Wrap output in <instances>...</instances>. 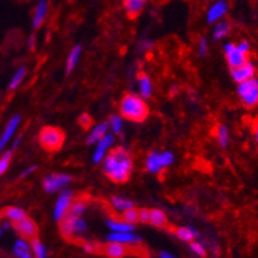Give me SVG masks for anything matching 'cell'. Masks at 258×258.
Returning <instances> with one entry per match:
<instances>
[{
  "mask_svg": "<svg viewBox=\"0 0 258 258\" xmlns=\"http://www.w3.org/2000/svg\"><path fill=\"white\" fill-rule=\"evenodd\" d=\"M137 89H138V96L142 97L144 100H147V98H150V97L153 96L154 85L147 74H140V75H138Z\"/></svg>",
  "mask_w": 258,
  "mask_h": 258,
  "instance_id": "2e32d148",
  "label": "cell"
},
{
  "mask_svg": "<svg viewBox=\"0 0 258 258\" xmlns=\"http://www.w3.org/2000/svg\"><path fill=\"white\" fill-rule=\"evenodd\" d=\"M145 168L149 173L159 174L163 170V167L160 164V159H159V151L154 150L151 153L147 154L145 159Z\"/></svg>",
  "mask_w": 258,
  "mask_h": 258,
  "instance_id": "7402d4cb",
  "label": "cell"
},
{
  "mask_svg": "<svg viewBox=\"0 0 258 258\" xmlns=\"http://www.w3.org/2000/svg\"><path fill=\"white\" fill-rule=\"evenodd\" d=\"M159 258H176V257L169 252H161L159 253Z\"/></svg>",
  "mask_w": 258,
  "mask_h": 258,
  "instance_id": "7dc6e473",
  "label": "cell"
},
{
  "mask_svg": "<svg viewBox=\"0 0 258 258\" xmlns=\"http://www.w3.org/2000/svg\"><path fill=\"white\" fill-rule=\"evenodd\" d=\"M21 121H22L21 114H16L13 115V116L8 120V123L6 124V128L3 129V132L0 133V154L6 150L7 145L12 141L13 136L16 135L17 129L20 128Z\"/></svg>",
  "mask_w": 258,
  "mask_h": 258,
  "instance_id": "30bf717a",
  "label": "cell"
},
{
  "mask_svg": "<svg viewBox=\"0 0 258 258\" xmlns=\"http://www.w3.org/2000/svg\"><path fill=\"white\" fill-rule=\"evenodd\" d=\"M159 159H160V164L163 167V169H165V168L173 165L174 160H176V156H174V154L172 151L165 150V151L159 153Z\"/></svg>",
  "mask_w": 258,
  "mask_h": 258,
  "instance_id": "e575fe53",
  "label": "cell"
},
{
  "mask_svg": "<svg viewBox=\"0 0 258 258\" xmlns=\"http://www.w3.org/2000/svg\"><path fill=\"white\" fill-rule=\"evenodd\" d=\"M176 236L182 241H186V243H191V241L195 240V238L198 236L197 231L192 229V227H187V226H181V227H177L176 229Z\"/></svg>",
  "mask_w": 258,
  "mask_h": 258,
  "instance_id": "4dcf8cb0",
  "label": "cell"
},
{
  "mask_svg": "<svg viewBox=\"0 0 258 258\" xmlns=\"http://www.w3.org/2000/svg\"><path fill=\"white\" fill-rule=\"evenodd\" d=\"M20 258H34V255H32L31 253H27V254L22 255V257H20Z\"/></svg>",
  "mask_w": 258,
  "mask_h": 258,
  "instance_id": "f907efd6",
  "label": "cell"
},
{
  "mask_svg": "<svg viewBox=\"0 0 258 258\" xmlns=\"http://www.w3.org/2000/svg\"><path fill=\"white\" fill-rule=\"evenodd\" d=\"M239 100L246 109H254L258 106V78L239 83L236 87Z\"/></svg>",
  "mask_w": 258,
  "mask_h": 258,
  "instance_id": "277c9868",
  "label": "cell"
},
{
  "mask_svg": "<svg viewBox=\"0 0 258 258\" xmlns=\"http://www.w3.org/2000/svg\"><path fill=\"white\" fill-rule=\"evenodd\" d=\"M153 41L151 40H142L141 43H140V47H141L142 50H149L153 48Z\"/></svg>",
  "mask_w": 258,
  "mask_h": 258,
  "instance_id": "ee69618b",
  "label": "cell"
},
{
  "mask_svg": "<svg viewBox=\"0 0 258 258\" xmlns=\"http://www.w3.org/2000/svg\"><path fill=\"white\" fill-rule=\"evenodd\" d=\"M30 246H31V253L34 258H48V249L44 243L38 238H34L30 240Z\"/></svg>",
  "mask_w": 258,
  "mask_h": 258,
  "instance_id": "f546056e",
  "label": "cell"
},
{
  "mask_svg": "<svg viewBox=\"0 0 258 258\" xmlns=\"http://www.w3.org/2000/svg\"><path fill=\"white\" fill-rule=\"evenodd\" d=\"M73 200L74 192L71 190H69L68 187L59 191L56 203H54V208H53V220L58 223L61 222L64 218V216L68 214L69 208H70Z\"/></svg>",
  "mask_w": 258,
  "mask_h": 258,
  "instance_id": "52a82bcc",
  "label": "cell"
},
{
  "mask_svg": "<svg viewBox=\"0 0 258 258\" xmlns=\"http://www.w3.org/2000/svg\"><path fill=\"white\" fill-rule=\"evenodd\" d=\"M103 253L109 258H124L129 254V249L124 244L107 241V244L103 246Z\"/></svg>",
  "mask_w": 258,
  "mask_h": 258,
  "instance_id": "e0dca14e",
  "label": "cell"
},
{
  "mask_svg": "<svg viewBox=\"0 0 258 258\" xmlns=\"http://www.w3.org/2000/svg\"><path fill=\"white\" fill-rule=\"evenodd\" d=\"M13 229L18 232L21 238H25L27 240H31L34 238H38V225L35 223V221L31 220L30 217L22 218L18 222L13 223Z\"/></svg>",
  "mask_w": 258,
  "mask_h": 258,
  "instance_id": "4fadbf2b",
  "label": "cell"
},
{
  "mask_svg": "<svg viewBox=\"0 0 258 258\" xmlns=\"http://www.w3.org/2000/svg\"><path fill=\"white\" fill-rule=\"evenodd\" d=\"M190 249L191 252H192L195 255H198V257H204V255L207 254L204 245H203L202 243H198V241H191Z\"/></svg>",
  "mask_w": 258,
  "mask_h": 258,
  "instance_id": "74e56055",
  "label": "cell"
},
{
  "mask_svg": "<svg viewBox=\"0 0 258 258\" xmlns=\"http://www.w3.org/2000/svg\"><path fill=\"white\" fill-rule=\"evenodd\" d=\"M209 50V41L206 36H202L198 40V47H197V52H198V57L199 58H204V57L208 54Z\"/></svg>",
  "mask_w": 258,
  "mask_h": 258,
  "instance_id": "8d00e7d4",
  "label": "cell"
},
{
  "mask_svg": "<svg viewBox=\"0 0 258 258\" xmlns=\"http://www.w3.org/2000/svg\"><path fill=\"white\" fill-rule=\"evenodd\" d=\"M39 144L45 151H57V150L61 149L64 144V132L58 126H52L48 125L41 128V131L39 132Z\"/></svg>",
  "mask_w": 258,
  "mask_h": 258,
  "instance_id": "3957f363",
  "label": "cell"
},
{
  "mask_svg": "<svg viewBox=\"0 0 258 258\" xmlns=\"http://www.w3.org/2000/svg\"><path fill=\"white\" fill-rule=\"evenodd\" d=\"M27 216V213L25 212V209L20 208V207H16V206H11V207H7L4 209V217L7 220H9L12 223L18 222L21 221L22 218H25Z\"/></svg>",
  "mask_w": 258,
  "mask_h": 258,
  "instance_id": "f1b7e54d",
  "label": "cell"
},
{
  "mask_svg": "<svg viewBox=\"0 0 258 258\" xmlns=\"http://www.w3.org/2000/svg\"><path fill=\"white\" fill-rule=\"evenodd\" d=\"M79 123H80V125H83L84 128H87V126L91 125L92 120H91V117H89L88 115L83 114V115H80V117H79Z\"/></svg>",
  "mask_w": 258,
  "mask_h": 258,
  "instance_id": "7bdbcfd3",
  "label": "cell"
},
{
  "mask_svg": "<svg viewBox=\"0 0 258 258\" xmlns=\"http://www.w3.org/2000/svg\"><path fill=\"white\" fill-rule=\"evenodd\" d=\"M48 12H49V0H39L32 12V29L38 30L43 26L47 20Z\"/></svg>",
  "mask_w": 258,
  "mask_h": 258,
  "instance_id": "5bb4252c",
  "label": "cell"
},
{
  "mask_svg": "<svg viewBox=\"0 0 258 258\" xmlns=\"http://www.w3.org/2000/svg\"><path fill=\"white\" fill-rule=\"evenodd\" d=\"M36 169H38V165H30V167L25 168V169L22 170V172H21V174H20V178H21V179H25V178H27V177H30V176H31V174L34 173V172H35Z\"/></svg>",
  "mask_w": 258,
  "mask_h": 258,
  "instance_id": "60d3db41",
  "label": "cell"
},
{
  "mask_svg": "<svg viewBox=\"0 0 258 258\" xmlns=\"http://www.w3.org/2000/svg\"><path fill=\"white\" fill-rule=\"evenodd\" d=\"M149 220H150V209L149 208L138 209V222L149 223Z\"/></svg>",
  "mask_w": 258,
  "mask_h": 258,
  "instance_id": "f35d334b",
  "label": "cell"
},
{
  "mask_svg": "<svg viewBox=\"0 0 258 258\" xmlns=\"http://www.w3.org/2000/svg\"><path fill=\"white\" fill-rule=\"evenodd\" d=\"M115 144V135H112L111 132L106 133L100 141H97L94 144V150L93 154H92V161L94 164H101L102 160L105 159V156L109 154L110 150L112 149Z\"/></svg>",
  "mask_w": 258,
  "mask_h": 258,
  "instance_id": "9c48e42d",
  "label": "cell"
},
{
  "mask_svg": "<svg viewBox=\"0 0 258 258\" xmlns=\"http://www.w3.org/2000/svg\"><path fill=\"white\" fill-rule=\"evenodd\" d=\"M26 75H27V68L22 64V66H20V68L12 74V78H11V80H9L8 83V91L15 92L16 89L22 84V82L25 80Z\"/></svg>",
  "mask_w": 258,
  "mask_h": 258,
  "instance_id": "d4e9b609",
  "label": "cell"
},
{
  "mask_svg": "<svg viewBox=\"0 0 258 258\" xmlns=\"http://www.w3.org/2000/svg\"><path fill=\"white\" fill-rule=\"evenodd\" d=\"M110 206L112 207L115 212L121 214L126 209L135 207V203L128 198L121 197V195H114V197L110 198Z\"/></svg>",
  "mask_w": 258,
  "mask_h": 258,
  "instance_id": "cb8c5ba5",
  "label": "cell"
},
{
  "mask_svg": "<svg viewBox=\"0 0 258 258\" xmlns=\"http://www.w3.org/2000/svg\"><path fill=\"white\" fill-rule=\"evenodd\" d=\"M109 128L112 135H120L124 129V117L120 114L111 115L109 119Z\"/></svg>",
  "mask_w": 258,
  "mask_h": 258,
  "instance_id": "d6a6232c",
  "label": "cell"
},
{
  "mask_svg": "<svg viewBox=\"0 0 258 258\" xmlns=\"http://www.w3.org/2000/svg\"><path fill=\"white\" fill-rule=\"evenodd\" d=\"M124 9L129 18H136L142 13L146 6V0H123Z\"/></svg>",
  "mask_w": 258,
  "mask_h": 258,
  "instance_id": "603a6c76",
  "label": "cell"
},
{
  "mask_svg": "<svg viewBox=\"0 0 258 258\" xmlns=\"http://www.w3.org/2000/svg\"><path fill=\"white\" fill-rule=\"evenodd\" d=\"M253 135H254L255 142H257V145H258V120L255 121L254 126H253Z\"/></svg>",
  "mask_w": 258,
  "mask_h": 258,
  "instance_id": "c3c4849f",
  "label": "cell"
},
{
  "mask_svg": "<svg viewBox=\"0 0 258 258\" xmlns=\"http://www.w3.org/2000/svg\"><path fill=\"white\" fill-rule=\"evenodd\" d=\"M87 208H88V200L84 199V198H78V199L74 198V200L71 202L70 208H69L68 214H70V216H77V217H83V214L85 213Z\"/></svg>",
  "mask_w": 258,
  "mask_h": 258,
  "instance_id": "484cf974",
  "label": "cell"
},
{
  "mask_svg": "<svg viewBox=\"0 0 258 258\" xmlns=\"http://www.w3.org/2000/svg\"><path fill=\"white\" fill-rule=\"evenodd\" d=\"M223 54L230 69L238 68L240 64L245 63L246 61H249V54L241 52L236 43H232V41H227L223 44Z\"/></svg>",
  "mask_w": 258,
  "mask_h": 258,
  "instance_id": "ba28073f",
  "label": "cell"
},
{
  "mask_svg": "<svg viewBox=\"0 0 258 258\" xmlns=\"http://www.w3.org/2000/svg\"><path fill=\"white\" fill-rule=\"evenodd\" d=\"M83 250H84L85 253L93 254V253H96L97 250H98V246L93 243H84L83 244Z\"/></svg>",
  "mask_w": 258,
  "mask_h": 258,
  "instance_id": "b9f144b4",
  "label": "cell"
},
{
  "mask_svg": "<svg viewBox=\"0 0 258 258\" xmlns=\"http://www.w3.org/2000/svg\"><path fill=\"white\" fill-rule=\"evenodd\" d=\"M83 48L82 45H75V47L71 48V50L69 52L68 57H66V74H71L80 62V57H82Z\"/></svg>",
  "mask_w": 258,
  "mask_h": 258,
  "instance_id": "44dd1931",
  "label": "cell"
},
{
  "mask_svg": "<svg viewBox=\"0 0 258 258\" xmlns=\"http://www.w3.org/2000/svg\"><path fill=\"white\" fill-rule=\"evenodd\" d=\"M106 226L111 232H132L135 231V225L126 222L123 218H106Z\"/></svg>",
  "mask_w": 258,
  "mask_h": 258,
  "instance_id": "ac0fdd59",
  "label": "cell"
},
{
  "mask_svg": "<svg viewBox=\"0 0 258 258\" xmlns=\"http://www.w3.org/2000/svg\"><path fill=\"white\" fill-rule=\"evenodd\" d=\"M27 47L29 49H34L36 47V36L35 35H30L29 39H27Z\"/></svg>",
  "mask_w": 258,
  "mask_h": 258,
  "instance_id": "f6af8a7d",
  "label": "cell"
},
{
  "mask_svg": "<svg viewBox=\"0 0 258 258\" xmlns=\"http://www.w3.org/2000/svg\"><path fill=\"white\" fill-rule=\"evenodd\" d=\"M102 169L114 183H125L133 170V159L129 150L124 146L110 150L102 160Z\"/></svg>",
  "mask_w": 258,
  "mask_h": 258,
  "instance_id": "6da1fadb",
  "label": "cell"
},
{
  "mask_svg": "<svg viewBox=\"0 0 258 258\" xmlns=\"http://www.w3.org/2000/svg\"><path fill=\"white\" fill-rule=\"evenodd\" d=\"M13 158V151L11 149L4 150L3 153L0 154V177L6 174V172L8 170L9 164H11V160Z\"/></svg>",
  "mask_w": 258,
  "mask_h": 258,
  "instance_id": "836d02e7",
  "label": "cell"
},
{
  "mask_svg": "<svg viewBox=\"0 0 258 258\" xmlns=\"http://www.w3.org/2000/svg\"><path fill=\"white\" fill-rule=\"evenodd\" d=\"M87 230H88V223L83 217L66 214L63 220L59 222V231L66 239L82 236L87 232Z\"/></svg>",
  "mask_w": 258,
  "mask_h": 258,
  "instance_id": "5b68a950",
  "label": "cell"
},
{
  "mask_svg": "<svg viewBox=\"0 0 258 258\" xmlns=\"http://www.w3.org/2000/svg\"><path fill=\"white\" fill-rule=\"evenodd\" d=\"M236 45L241 52L246 53V54H250V52H252V44L248 40H240L239 43H236Z\"/></svg>",
  "mask_w": 258,
  "mask_h": 258,
  "instance_id": "ab89813d",
  "label": "cell"
},
{
  "mask_svg": "<svg viewBox=\"0 0 258 258\" xmlns=\"http://www.w3.org/2000/svg\"><path fill=\"white\" fill-rule=\"evenodd\" d=\"M230 73H231V78L236 84L239 83H243L245 80H249L252 78L255 77V74H257V66H255L254 62L246 61L245 63L240 64L238 68L230 69Z\"/></svg>",
  "mask_w": 258,
  "mask_h": 258,
  "instance_id": "7c38bea8",
  "label": "cell"
},
{
  "mask_svg": "<svg viewBox=\"0 0 258 258\" xmlns=\"http://www.w3.org/2000/svg\"><path fill=\"white\" fill-rule=\"evenodd\" d=\"M124 221H126V222L132 223V225H136V223L138 222V208H136L135 207H132V208L126 209V211H124L123 213H121V217Z\"/></svg>",
  "mask_w": 258,
  "mask_h": 258,
  "instance_id": "d590c367",
  "label": "cell"
},
{
  "mask_svg": "<svg viewBox=\"0 0 258 258\" xmlns=\"http://www.w3.org/2000/svg\"><path fill=\"white\" fill-rule=\"evenodd\" d=\"M13 255L17 258L22 257V255L31 253V246H30V241L25 238H18L17 240L13 243L12 246Z\"/></svg>",
  "mask_w": 258,
  "mask_h": 258,
  "instance_id": "83f0119b",
  "label": "cell"
},
{
  "mask_svg": "<svg viewBox=\"0 0 258 258\" xmlns=\"http://www.w3.org/2000/svg\"><path fill=\"white\" fill-rule=\"evenodd\" d=\"M21 141H22V137H21V136H18V137L16 138L15 141H13L12 146H11V150H12V151H15L16 149H18V146H20Z\"/></svg>",
  "mask_w": 258,
  "mask_h": 258,
  "instance_id": "bcb514c9",
  "label": "cell"
},
{
  "mask_svg": "<svg viewBox=\"0 0 258 258\" xmlns=\"http://www.w3.org/2000/svg\"><path fill=\"white\" fill-rule=\"evenodd\" d=\"M119 111L125 120L133 121V123H144L150 114L146 101L135 93H128L123 96L119 103Z\"/></svg>",
  "mask_w": 258,
  "mask_h": 258,
  "instance_id": "7a4b0ae2",
  "label": "cell"
},
{
  "mask_svg": "<svg viewBox=\"0 0 258 258\" xmlns=\"http://www.w3.org/2000/svg\"><path fill=\"white\" fill-rule=\"evenodd\" d=\"M73 181V177L68 173H49L43 178V190L47 194H58L68 187Z\"/></svg>",
  "mask_w": 258,
  "mask_h": 258,
  "instance_id": "8992f818",
  "label": "cell"
},
{
  "mask_svg": "<svg viewBox=\"0 0 258 258\" xmlns=\"http://www.w3.org/2000/svg\"><path fill=\"white\" fill-rule=\"evenodd\" d=\"M3 234H4V227H3V225L0 223V239L3 238Z\"/></svg>",
  "mask_w": 258,
  "mask_h": 258,
  "instance_id": "681fc988",
  "label": "cell"
},
{
  "mask_svg": "<svg viewBox=\"0 0 258 258\" xmlns=\"http://www.w3.org/2000/svg\"><path fill=\"white\" fill-rule=\"evenodd\" d=\"M230 32H231V24L223 18V20L214 24L213 30H212V39L214 41H221L227 38L230 35Z\"/></svg>",
  "mask_w": 258,
  "mask_h": 258,
  "instance_id": "d6986e66",
  "label": "cell"
},
{
  "mask_svg": "<svg viewBox=\"0 0 258 258\" xmlns=\"http://www.w3.org/2000/svg\"><path fill=\"white\" fill-rule=\"evenodd\" d=\"M229 12L227 0H216L208 7L206 13V20L209 25H214L218 21L223 20Z\"/></svg>",
  "mask_w": 258,
  "mask_h": 258,
  "instance_id": "8fae6325",
  "label": "cell"
},
{
  "mask_svg": "<svg viewBox=\"0 0 258 258\" xmlns=\"http://www.w3.org/2000/svg\"><path fill=\"white\" fill-rule=\"evenodd\" d=\"M106 240L107 241H115V243L124 244L126 246L137 245V244L141 243V238L136 235L135 232H110L107 236H106Z\"/></svg>",
  "mask_w": 258,
  "mask_h": 258,
  "instance_id": "9a60e30c",
  "label": "cell"
},
{
  "mask_svg": "<svg viewBox=\"0 0 258 258\" xmlns=\"http://www.w3.org/2000/svg\"><path fill=\"white\" fill-rule=\"evenodd\" d=\"M149 223L155 226V227H164V226L168 225L167 214L161 209H150Z\"/></svg>",
  "mask_w": 258,
  "mask_h": 258,
  "instance_id": "4316f807",
  "label": "cell"
},
{
  "mask_svg": "<svg viewBox=\"0 0 258 258\" xmlns=\"http://www.w3.org/2000/svg\"><path fill=\"white\" fill-rule=\"evenodd\" d=\"M216 138H217V142L220 145V147L222 149H227L230 145V131L227 128V125L225 124H221L217 126V132H216Z\"/></svg>",
  "mask_w": 258,
  "mask_h": 258,
  "instance_id": "1f68e13d",
  "label": "cell"
},
{
  "mask_svg": "<svg viewBox=\"0 0 258 258\" xmlns=\"http://www.w3.org/2000/svg\"><path fill=\"white\" fill-rule=\"evenodd\" d=\"M110 132L109 123L102 121V123H98L93 126V128L89 131L88 136H87V145H94L97 141H100L101 138L106 135V133Z\"/></svg>",
  "mask_w": 258,
  "mask_h": 258,
  "instance_id": "ffe728a7",
  "label": "cell"
}]
</instances>
